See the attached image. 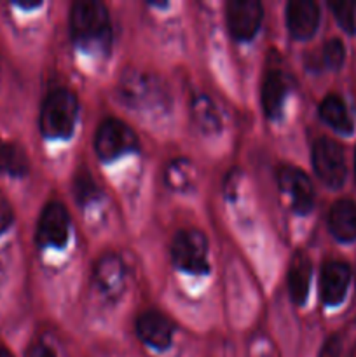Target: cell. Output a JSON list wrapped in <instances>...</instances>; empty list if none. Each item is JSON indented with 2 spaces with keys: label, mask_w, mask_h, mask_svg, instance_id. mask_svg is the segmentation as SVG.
Returning <instances> with one entry per match:
<instances>
[{
  "label": "cell",
  "mask_w": 356,
  "mask_h": 357,
  "mask_svg": "<svg viewBox=\"0 0 356 357\" xmlns=\"http://www.w3.org/2000/svg\"><path fill=\"white\" fill-rule=\"evenodd\" d=\"M72 37L80 47L91 52H107L110 49V16L100 2H77L70 14Z\"/></svg>",
  "instance_id": "cell-1"
},
{
  "label": "cell",
  "mask_w": 356,
  "mask_h": 357,
  "mask_svg": "<svg viewBox=\"0 0 356 357\" xmlns=\"http://www.w3.org/2000/svg\"><path fill=\"white\" fill-rule=\"evenodd\" d=\"M79 117V101L66 89H56L45 98L40 112V131L45 138H68Z\"/></svg>",
  "instance_id": "cell-2"
},
{
  "label": "cell",
  "mask_w": 356,
  "mask_h": 357,
  "mask_svg": "<svg viewBox=\"0 0 356 357\" xmlns=\"http://www.w3.org/2000/svg\"><path fill=\"white\" fill-rule=\"evenodd\" d=\"M119 96L135 110H163L168 103L164 84L152 73L140 70L124 73L119 82Z\"/></svg>",
  "instance_id": "cell-3"
},
{
  "label": "cell",
  "mask_w": 356,
  "mask_h": 357,
  "mask_svg": "<svg viewBox=\"0 0 356 357\" xmlns=\"http://www.w3.org/2000/svg\"><path fill=\"white\" fill-rule=\"evenodd\" d=\"M175 265L187 274H206L209 271L208 239L199 230H180L171 244Z\"/></svg>",
  "instance_id": "cell-4"
},
{
  "label": "cell",
  "mask_w": 356,
  "mask_h": 357,
  "mask_svg": "<svg viewBox=\"0 0 356 357\" xmlns=\"http://www.w3.org/2000/svg\"><path fill=\"white\" fill-rule=\"evenodd\" d=\"M138 146V138L129 126L117 119H107L94 135V149L100 159L114 160Z\"/></svg>",
  "instance_id": "cell-5"
},
{
  "label": "cell",
  "mask_w": 356,
  "mask_h": 357,
  "mask_svg": "<svg viewBox=\"0 0 356 357\" xmlns=\"http://www.w3.org/2000/svg\"><path fill=\"white\" fill-rule=\"evenodd\" d=\"M313 166L327 187L339 188L346 180V160L342 146L330 138H320L313 146Z\"/></svg>",
  "instance_id": "cell-6"
},
{
  "label": "cell",
  "mask_w": 356,
  "mask_h": 357,
  "mask_svg": "<svg viewBox=\"0 0 356 357\" xmlns=\"http://www.w3.org/2000/svg\"><path fill=\"white\" fill-rule=\"evenodd\" d=\"M279 190L283 192L288 204L299 215H307L314 206V188L306 173L293 166H285L278 173Z\"/></svg>",
  "instance_id": "cell-7"
},
{
  "label": "cell",
  "mask_w": 356,
  "mask_h": 357,
  "mask_svg": "<svg viewBox=\"0 0 356 357\" xmlns=\"http://www.w3.org/2000/svg\"><path fill=\"white\" fill-rule=\"evenodd\" d=\"M264 9L257 0H236L227 3V24L236 40H250L258 31Z\"/></svg>",
  "instance_id": "cell-8"
},
{
  "label": "cell",
  "mask_w": 356,
  "mask_h": 357,
  "mask_svg": "<svg viewBox=\"0 0 356 357\" xmlns=\"http://www.w3.org/2000/svg\"><path fill=\"white\" fill-rule=\"evenodd\" d=\"M70 218L65 206L59 202H51L42 211L38 220L37 241L45 248H63L68 241Z\"/></svg>",
  "instance_id": "cell-9"
},
{
  "label": "cell",
  "mask_w": 356,
  "mask_h": 357,
  "mask_svg": "<svg viewBox=\"0 0 356 357\" xmlns=\"http://www.w3.org/2000/svg\"><path fill=\"white\" fill-rule=\"evenodd\" d=\"M136 333L143 344L156 351H164L173 340V324L157 310H147L136 319Z\"/></svg>",
  "instance_id": "cell-10"
},
{
  "label": "cell",
  "mask_w": 356,
  "mask_h": 357,
  "mask_svg": "<svg viewBox=\"0 0 356 357\" xmlns=\"http://www.w3.org/2000/svg\"><path fill=\"white\" fill-rule=\"evenodd\" d=\"M351 268L344 261H328L321 271V298L327 305H339L348 293Z\"/></svg>",
  "instance_id": "cell-11"
},
{
  "label": "cell",
  "mask_w": 356,
  "mask_h": 357,
  "mask_svg": "<svg viewBox=\"0 0 356 357\" xmlns=\"http://www.w3.org/2000/svg\"><path fill=\"white\" fill-rule=\"evenodd\" d=\"M320 23V9L311 0H293L286 6V24L295 38H309Z\"/></svg>",
  "instance_id": "cell-12"
},
{
  "label": "cell",
  "mask_w": 356,
  "mask_h": 357,
  "mask_svg": "<svg viewBox=\"0 0 356 357\" xmlns=\"http://www.w3.org/2000/svg\"><path fill=\"white\" fill-rule=\"evenodd\" d=\"M124 264L115 255H105L94 265V281L107 296H117L124 289Z\"/></svg>",
  "instance_id": "cell-13"
},
{
  "label": "cell",
  "mask_w": 356,
  "mask_h": 357,
  "mask_svg": "<svg viewBox=\"0 0 356 357\" xmlns=\"http://www.w3.org/2000/svg\"><path fill=\"white\" fill-rule=\"evenodd\" d=\"M328 229L341 243L356 241V202L349 199L335 202L328 215Z\"/></svg>",
  "instance_id": "cell-14"
},
{
  "label": "cell",
  "mask_w": 356,
  "mask_h": 357,
  "mask_svg": "<svg viewBox=\"0 0 356 357\" xmlns=\"http://www.w3.org/2000/svg\"><path fill=\"white\" fill-rule=\"evenodd\" d=\"M286 96H288V79L278 70L269 72L262 84V107L267 117L276 119L281 115Z\"/></svg>",
  "instance_id": "cell-15"
},
{
  "label": "cell",
  "mask_w": 356,
  "mask_h": 357,
  "mask_svg": "<svg viewBox=\"0 0 356 357\" xmlns=\"http://www.w3.org/2000/svg\"><path fill=\"white\" fill-rule=\"evenodd\" d=\"M311 261L304 253L293 255L292 261H290L288 268V289L290 296L297 305L304 303L307 300V293H309L311 284Z\"/></svg>",
  "instance_id": "cell-16"
},
{
  "label": "cell",
  "mask_w": 356,
  "mask_h": 357,
  "mask_svg": "<svg viewBox=\"0 0 356 357\" xmlns=\"http://www.w3.org/2000/svg\"><path fill=\"white\" fill-rule=\"evenodd\" d=\"M192 121L205 135H213L222 129V115L209 96H198L192 101Z\"/></svg>",
  "instance_id": "cell-17"
},
{
  "label": "cell",
  "mask_w": 356,
  "mask_h": 357,
  "mask_svg": "<svg viewBox=\"0 0 356 357\" xmlns=\"http://www.w3.org/2000/svg\"><path fill=\"white\" fill-rule=\"evenodd\" d=\"M320 115L328 126L342 135H351L353 132V121L348 114L344 101L335 94L325 98L320 105Z\"/></svg>",
  "instance_id": "cell-18"
},
{
  "label": "cell",
  "mask_w": 356,
  "mask_h": 357,
  "mask_svg": "<svg viewBox=\"0 0 356 357\" xmlns=\"http://www.w3.org/2000/svg\"><path fill=\"white\" fill-rule=\"evenodd\" d=\"M198 180L195 166L188 159H175L164 171V181L175 192H188L194 188Z\"/></svg>",
  "instance_id": "cell-19"
},
{
  "label": "cell",
  "mask_w": 356,
  "mask_h": 357,
  "mask_svg": "<svg viewBox=\"0 0 356 357\" xmlns=\"http://www.w3.org/2000/svg\"><path fill=\"white\" fill-rule=\"evenodd\" d=\"M0 173L9 176H24L28 173V159L14 143L0 142Z\"/></svg>",
  "instance_id": "cell-20"
},
{
  "label": "cell",
  "mask_w": 356,
  "mask_h": 357,
  "mask_svg": "<svg viewBox=\"0 0 356 357\" xmlns=\"http://www.w3.org/2000/svg\"><path fill=\"white\" fill-rule=\"evenodd\" d=\"M73 192L80 204H87L98 195V187L94 183L93 176L86 169H79L75 180H73Z\"/></svg>",
  "instance_id": "cell-21"
},
{
  "label": "cell",
  "mask_w": 356,
  "mask_h": 357,
  "mask_svg": "<svg viewBox=\"0 0 356 357\" xmlns=\"http://www.w3.org/2000/svg\"><path fill=\"white\" fill-rule=\"evenodd\" d=\"M330 9L334 10L335 20L342 26V30L348 33L356 31V20H355V2H330Z\"/></svg>",
  "instance_id": "cell-22"
},
{
  "label": "cell",
  "mask_w": 356,
  "mask_h": 357,
  "mask_svg": "<svg viewBox=\"0 0 356 357\" xmlns=\"http://www.w3.org/2000/svg\"><path fill=\"white\" fill-rule=\"evenodd\" d=\"M344 56H346V49L344 44H342L339 38H332L325 44L323 49V59L325 65L332 70H339L344 63Z\"/></svg>",
  "instance_id": "cell-23"
},
{
  "label": "cell",
  "mask_w": 356,
  "mask_h": 357,
  "mask_svg": "<svg viewBox=\"0 0 356 357\" xmlns=\"http://www.w3.org/2000/svg\"><path fill=\"white\" fill-rule=\"evenodd\" d=\"M13 220H14L13 208H10L9 201L0 194V234H3L10 225H13Z\"/></svg>",
  "instance_id": "cell-24"
},
{
  "label": "cell",
  "mask_w": 356,
  "mask_h": 357,
  "mask_svg": "<svg viewBox=\"0 0 356 357\" xmlns=\"http://www.w3.org/2000/svg\"><path fill=\"white\" fill-rule=\"evenodd\" d=\"M341 349H342L341 338H339L337 335H334V337H330L327 342H325V345L321 347L320 356L318 357H341Z\"/></svg>",
  "instance_id": "cell-25"
},
{
  "label": "cell",
  "mask_w": 356,
  "mask_h": 357,
  "mask_svg": "<svg viewBox=\"0 0 356 357\" xmlns=\"http://www.w3.org/2000/svg\"><path fill=\"white\" fill-rule=\"evenodd\" d=\"M27 357H56V354L52 352V349L47 347V345L37 344L28 351Z\"/></svg>",
  "instance_id": "cell-26"
},
{
  "label": "cell",
  "mask_w": 356,
  "mask_h": 357,
  "mask_svg": "<svg viewBox=\"0 0 356 357\" xmlns=\"http://www.w3.org/2000/svg\"><path fill=\"white\" fill-rule=\"evenodd\" d=\"M0 357H13V354H10V352L7 351L2 344H0Z\"/></svg>",
  "instance_id": "cell-27"
},
{
  "label": "cell",
  "mask_w": 356,
  "mask_h": 357,
  "mask_svg": "<svg viewBox=\"0 0 356 357\" xmlns=\"http://www.w3.org/2000/svg\"><path fill=\"white\" fill-rule=\"evenodd\" d=\"M355 176H356V155H355Z\"/></svg>",
  "instance_id": "cell-28"
}]
</instances>
